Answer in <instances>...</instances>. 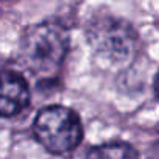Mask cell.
<instances>
[{
    "mask_svg": "<svg viewBox=\"0 0 159 159\" xmlns=\"http://www.w3.org/2000/svg\"><path fill=\"white\" fill-rule=\"evenodd\" d=\"M87 40L98 60L108 66L130 63L138 51V34L133 26L119 17L107 14L90 22Z\"/></svg>",
    "mask_w": 159,
    "mask_h": 159,
    "instance_id": "cell-1",
    "label": "cell"
},
{
    "mask_svg": "<svg viewBox=\"0 0 159 159\" xmlns=\"http://www.w3.org/2000/svg\"><path fill=\"white\" fill-rule=\"evenodd\" d=\"M70 37L66 30L53 22L39 23L26 30L20 42L23 65L40 76L53 74L63 62Z\"/></svg>",
    "mask_w": 159,
    "mask_h": 159,
    "instance_id": "cell-2",
    "label": "cell"
},
{
    "mask_svg": "<svg viewBox=\"0 0 159 159\" xmlns=\"http://www.w3.org/2000/svg\"><path fill=\"white\" fill-rule=\"evenodd\" d=\"M33 131L39 144L54 155L73 152L84 138L77 113L62 105H50L40 110L34 119Z\"/></svg>",
    "mask_w": 159,
    "mask_h": 159,
    "instance_id": "cell-3",
    "label": "cell"
},
{
    "mask_svg": "<svg viewBox=\"0 0 159 159\" xmlns=\"http://www.w3.org/2000/svg\"><path fill=\"white\" fill-rule=\"evenodd\" d=\"M30 104V88L23 76L14 71L0 74V117H12Z\"/></svg>",
    "mask_w": 159,
    "mask_h": 159,
    "instance_id": "cell-4",
    "label": "cell"
},
{
    "mask_svg": "<svg viewBox=\"0 0 159 159\" xmlns=\"http://www.w3.org/2000/svg\"><path fill=\"white\" fill-rule=\"evenodd\" d=\"M85 159H139V155L128 142H107L93 147Z\"/></svg>",
    "mask_w": 159,
    "mask_h": 159,
    "instance_id": "cell-5",
    "label": "cell"
},
{
    "mask_svg": "<svg viewBox=\"0 0 159 159\" xmlns=\"http://www.w3.org/2000/svg\"><path fill=\"white\" fill-rule=\"evenodd\" d=\"M155 91H156V96L159 98V73L156 76V80H155Z\"/></svg>",
    "mask_w": 159,
    "mask_h": 159,
    "instance_id": "cell-6",
    "label": "cell"
},
{
    "mask_svg": "<svg viewBox=\"0 0 159 159\" xmlns=\"http://www.w3.org/2000/svg\"><path fill=\"white\" fill-rule=\"evenodd\" d=\"M158 148H159V142H158Z\"/></svg>",
    "mask_w": 159,
    "mask_h": 159,
    "instance_id": "cell-7",
    "label": "cell"
}]
</instances>
